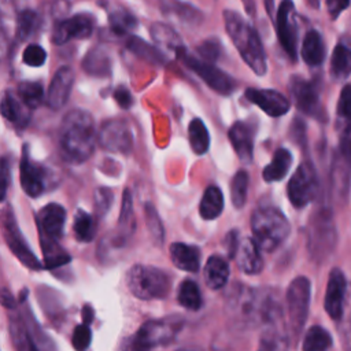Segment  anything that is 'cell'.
Returning a JSON list of instances; mask_svg holds the SVG:
<instances>
[{
  "instance_id": "obj_1",
  "label": "cell",
  "mask_w": 351,
  "mask_h": 351,
  "mask_svg": "<svg viewBox=\"0 0 351 351\" xmlns=\"http://www.w3.org/2000/svg\"><path fill=\"white\" fill-rule=\"evenodd\" d=\"M97 140L93 117L85 110L69 111L60 125L59 143L63 155L71 162H85L93 154Z\"/></svg>"
},
{
  "instance_id": "obj_2",
  "label": "cell",
  "mask_w": 351,
  "mask_h": 351,
  "mask_svg": "<svg viewBox=\"0 0 351 351\" xmlns=\"http://www.w3.org/2000/svg\"><path fill=\"white\" fill-rule=\"evenodd\" d=\"M225 29L247 66L258 75L267 70L266 53L256 30L236 11H223Z\"/></svg>"
},
{
  "instance_id": "obj_3",
  "label": "cell",
  "mask_w": 351,
  "mask_h": 351,
  "mask_svg": "<svg viewBox=\"0 0 351 351\" xmlns=\"http://www.w3.org/2000/svg\"><path fill=\"white\" fill-rule=\"evenodd\" d=\"M251 230L261 250L271 252L288 239L291 225L280 208L266 206L254 210L251 215Z\"/></svg>"
},
{
  "instance_id": "obj_4",
  "label": "cell",
  "mask_w": 351,
  "mask_h": 351,
  "mask_svg": "<svg viewBox=\"0 0 351 351\" xmlns=\"http://www.w3.org/2000/svg\"><path fill=\"white\" fill-rule=\"evenodd\" d=\"M126 284L129 291L143 300L163 299L171 288V280L165 270L147 265L132 266L126 273Z\"/></svg>"
},
{
  "instance_id": "obj_5",
  "label": "cell",
  "mask_w": 351,
  "mask_h": 351,
  "mask_svg": "<svg viewBox=\"0 0 351 351\" xmlns=\"http://www.w3.org/2000/svg\"><path fill=\"white\" fill-rule=\"evenodd\" d=\"M176 55L189 70H192L196 75H199L217 93L230 95L234 92L237 86L236 81L229 74H226L225 71L214 66L211 62H207L204 59L202 60L192 56L191 53L186 52L184 47L177 49Z\"/></svg>"
},
{
  "instance_id": "obj_6",
  "label": "cell",
  "mask_w": 351,
  "mask_h": 351,
  "mask_svg": "<svg viewBox=\"0 0 351 351\" xmlns=\"http://www.w3.org/2000/svg\"><path fill=\"white\" fill-rule=\"evenodd\" d=\"M310 298H311V284L308 278L300 276L291 281L287 289V310L289 318L291 330L295 336H299L304 322L307 319L308 307H310Z\"/></svg>"
},
{
  "instance_id": "obj_7",
  "label": "cell",
  "mask_w": 351,
  "mask_h": 351,
  "mask_svg": "<svg viewBox=\"0 0 351 351\" xmlns=\"http://www.w3.org/2000/svg\"><path fill=\"white\" fill-rule=\"evenodd\" d=\"M181 324L174 319H149L144 322L132 339V348L149 350L173 341Z\"/></svg>"
},
{
  "instance_id": "obj_8",
  "label": "cell",
  "mask_w": 351,
  "mask_h": 351,
  "mask_svg": "<svg viewBox=\"0 0 351 351\" xmlns=\"http://www.w3.org/2000/svg\"><path fill=\"white\" fill-rule=\"evenodd\" d=\"M318 189L319 186H318L317 173L311 163L304 162V163H300L299 167L292 174L288 182L287 193H288L289 202L295 207L300 208L307 206L310 202H313L317 197Z\"/></svg>"
},
{
  "instance_id": "obj_9",
  "label": "cell",
  "mask_w": 351,
  "mask_h": 351,
  "mask_svg": "<svg viewBox=\"0 0 351 351\" xmlns=\"http://www.w3.org/2000/svg\"><path fill=\"white\" fill-rule=\"evenodd\" d=\"M97 143L107 151L129 154L133 148V132L125 119L106 121L97 133Z\"/></svg>"
},
{
  "instance_id": "obj_10",
  "label": "cell",
  "mask_w": 351,
  "mask_h": 351,
  "mask_svg": "<svg viewBox=\"0 0 351 351\" xmlns=\"http://www.w3.org/2000/svg\"><path fill=\"white\" fill-rule=\"evenodd\" d=\"M1 222H3L4 239L8 244V247L11 248V251L15 254V256L30 269H34V270L41 269L43 266H41L40 261L36 258V255L32 252L27 243L22 237V233L19 230V226H18L11 210H5L1 214Z\"/></svg>"
},
{
  "instance_id": "obj_11",
  "label": "cell",
  "mask_w": 351,
  "mask_h": 351,
  "mask_svg": "<svg viewBox=\"0 0 351 351\" xmlns=\"http://www.w3.org/2000/svg\"><path fill=\"white\" fill-rule=\"evenodd\" d=\"M335 240L336 232L330 213L321 211L319 214L314 215V218H311L308 230V248L311 254L321 256L329 254L335 245Z\"/></svg>"
},
{
  "instance_id": "obj_12",
  "label": "cell",
  "mask_w": 351,
  "mask_h": 351,
  "mask_svg": "<svg viewBox=\"0 0 351 351\" xmlns=\"http://www.w3.org/2000/svg\"><path fill=\"white\" fill-rule=\"evenodd\" d=\"M292 0H282L277 10L276 29L281 47L292 60L298 56V29Z\"/></svg>"
},
{
  "instance_id": "obj_13",
  "label": "cell",
  "mask_w": 351,
  "mask_h": 351,
  "mask_svg": "<svg viewBox=\"0 0 351 351\" xmlns=\"http://www.w3.org/2000/svg\"><path fill=\"white\" fill-rule=\"evenodd\" d=\"M289 93L299 111L308 117L322 118L324 108L319 100V95L313 82L293 75L289 80Z\"/></svg>"
},
{
  "instance_id": "obj_14",
  "label": "cell",
  "mask_w": 351,
  "mask_h": 351,
  "mask_svg": "<svg viewBox=\"0 0 351 351\" xmlns=\"http://www.w3.org/2000/svg\"><path fill=\"white\" fill-rule=\"evenodd\" d=\"M347 292V281L343 271L337 267L332 269L328 278L324 307L333 321H340L344 313V296Z\"/></svg>"
},
{
  "instance_id": "obj_15",
  "label": "cell",
  "mask_w": 351,
  "mask_h": 351,
  "mask_svg": "<svg viewBox=\"0 0 351 351\" xmlns=\"http://www.w3.org/2000/svg\"><path fill=\"white\" fill-rule=\"evenodd\" d=\"M95 21L89 14H77L69 19L60 21L52 36L55 44H64L71 38H86L92 34Z\"/></svg>"
},
{
  "instance_id": "obj_16",
  "label": "cell",
  "mask_w": 351,
  "mask_h": 351,
  "mask_svg": "<svg viewBox=\"0 0 351 351\" xmlns=\"http://www.w3.org/2000/svg\"><path fill=\"white\" fill-rule=\"evenodd\" d=\"M245 97L248 101L256 104L265 114L270 117H281L289 110V100L274 89H245Z\"/></svg>"
},
{
  "instance_id": "obj_17",
  "label": "cell",
  "mask_w": 351,
  "mask_h": 351,
  "mask_svg": "<svg viewBox=\"0 0 351 351\" xmlns=\"http://www.w3.org/2000/svg\"><path fill=\"white\" fill-rule=\"evenodd\" d=\"M74 84V71L69 66H63L58 69L55 73L49 88H48V95H47V101L48 106L52 110H60L64 107V104L69 100V96L71 93Z\"/></svg>"
},
{
  "instance_id": "obj_18",
  "label": "cell",
  "mask_w": 351,
  "mask_h": 351,
  "mask_svg": "<svg viewBox=\"0 0 351 351\" xmlns=\"http://www.w3.org/2000/svg\"><path fill=\"white\" fill-rule=\"evenodd\" d=\"M19 170H21V185L23 191L32 197L40 196L45 189L44 169L30 160L27 145H25L23 148Z\"/></svg>"
},
{
  "instance_id": "obj_19",
  "label": "cell",
  "mask_w": 351,
  "mask_h": 351,
  "mask_svg": "<svg viewBox=\"0 0 351 351\" xmlns=\"http://www.w3.org/2000/svg\"><path fill=\"white\" fill-rule=\"evenodd\" d=\"M254 128L243 121L234 122L229 129V140L239 159L243 163H250L254 155Z\"/></svg>"
},
{
  "instance_id": "obj_20",
  "label": "cell",
  "mask_w": 351,
  "mask_h": 351,
  "mask_svg": "<svg viewBox=\"0 0 351 351\" xmlns=\"http://www.w3.org/2000/svg\"><path fill=\"white\" fill-rule=\"evenodd\" d=\"M38 225L47 239L58 240L63 234V226L66 221V210L58 203H49L44 206L38 213Z\"/></svg>"
},
{
  "instance_id": "obj_21",
  "label": "cell",
  "mask_w": 351,
  "mask_h": 351,
  "mask_svg": "<svg viewBox=\"0 0 351 351\" xmlns=\"http://www.w3.org/2000/svg\"><path fill=\"white\" fill-rule=\"evenodd\" d=\"M234 259L239 269L247 274H258L263 269L261 247L256 244L254 239L247 237L239 241Z\"/></svg>"
},
{
  "instance_id": "obj_22",
  "label": "cell",
  "mask_w": 351,
  "mask_h": 351,
  "mask_svg": "<svg viewBox=\"0 0 351 351\" xmlns=\"http://www.w3.org/2000/svg\"><path fill=\"white\" fill-rule=\"evenodd\" d=\"M30 111L18 93L5 92L3 99L0 100V114L14 126L23 128L30 119Z\"/></svg>"
},
{
  "instance_id": "obj_23",
  "label": "cell",
  "mask_w": 351,
  "mask_h": 351,
  "mask_svg": "<svg viewBox=\"0 0 351 351\" xmlns=\"http://www.w3.org/2000/svg\"><path fill=\"white\" fill-rule=\"evenodd\" d=\"M169 251L173 265L180 270L196 273L200 269V250L197 247L185 243H173Z\"/></svg>"
},
{
  "instance_id": "obj_24",
  "label": "cell",
  "mask_w": 351,
  "mask_h": 351,
  "mask_svg": "<svg viewBox=\"0 0 351 351\" xmlns=\"http://www.w3.org/2000/svg\"><path fill=\"white\" fill-rule=\"evenodd\" d=\"M203 274L206 285L210 289H221L228 282L229 265L223 258L218 255H211L204 265Z\"/></svg>"
},
{
  "instance_id": "obj_25",
  "label": "cell",
  "mask_w": 351,
  "mask_h": 351,
  "mask_svg": "<svg viewBox=\"0 0 351 351\" xmlns=\"http://www.w3.org/2000/svg\"><path fill=\"white\" fill-rule=\"evenodd\" d=\"M160 10L166 15H173L188 25H199L203 14L195 5L181 0H160Z\"/></svg>"
},
{
  "instance_id": "obj_26",
  "label": "cell",
  "mask_w": 351,
  "mask_h": 351,
  "mask_svg": "<svg viewBox=\"0 0 351 351\" xmlns=\"http://www.w3.org/2000/svg\"><path fill=\"white\" fill-rule=\"evenodd\" d=\"M302 59L308 66H319L325 59V45L317 30H308L302 43Z\"/></svg>"
},
{
  "instance_id": "obj_27",
  "label": "cell",
  "mask_w": 351,
  "mask_h": 351,
  "mask_svg": "<svg viewBox=\"0 0 351 351\" xmlns=\"http://www.w3.org/2000/svg\"><path fill=\"white\" fill-rule=\"evenodd\" d=\"M223 211V195L222 191L215 186L210 185L206 188L200 204H199V214L203 219L211 221L218 218Z\"/></svg>"
},
{
  "instance_id": "obj_28",
  "label": "cell",
  "mask_w": 351,
  "mask_h": 351,
  "mask_svg": "<svg viewBox=\"0 0 351 351\" xmlns=\"http://www.w3.org/2000/svg\"><path fill=\"white\" fill-rule=\"evenodd\" d=\"M291 163H292V155L287 148H278L270 163L263 169V180L266 182H274V181H280L282 180L289 169H291Z\"/></svg>"
},
{
  "instance_id": "obj_29",
  "label": "cell",
  "mask_w": 351,
  "mask_h": 351,
  "mask_svg": "<svg viewBox=\"0 0 351 351\" xmlns=\"http://www.w3.org/2000/svg\"><path fill=\"white\" fill-rule=\"evenodd\" d=\"M126 47L136 56H138V58H141V59H144L149 63L162 64V63L166 62V58L163 56V53L158 48L148 44L147 41L141 40L140 37H136V36L129 37L128 41H126Z\"/></svg>"
},
{
  "instance_id": "obj_30",
  "label": "cell",
  "mask_w": 351,
  "mask_h": 351,
  "mask_svg": "<svg viewBox=\"0 0 351 351\" xmlns=\"http://www.w3.org/2000/svg\"><path fill=\"white\" fill-rule=\"evenodd\" d=\"M188 137L191 148L196 155H203L207 152L210 147V134L202 119L195 118L189 122Z\"/></svg>"
},
{
  "instance_id": "obj_31",
  "label": "cell",
  "mask_w": 351,
  "mask_h": 351,
  "mask_svg": "<svg viewBox=\"0 0 351 351\" xmlns=\"http://www.w3.org/2000/svg\"><path fill=\"white\" fill-rule=\"evenodd\" d=\"M330 74L336 80L346 78L351 74V49L337 44L330 58Z\"/></svg>"
},
{
  "instance_id": "obj_32",
  "label": "cell",
  "mask_w": 351,
  "mask_h": 351,
  "mask_svg": "<svg viewBox=\"0 0 351 351\" xmlns=\"http://www.w3.org/2000/svg\"><path fill=\"white\" fill-rule=\"evenodd\" d=\"M177 300L186 310H192V311L199 310L203 304L199 285L192 280H184L178 287Z\"/></svg>"
},
{
  "instance_id": "obj_33",
  "label": "cell",
  "mask_w": 351,
  "mask_h": 351,
  "mask_svg": "<svg viewBox=\"0 0 351 351\" xmlns=\"http://www.w3.org/2000/svg\"><path fill=\"white\" fill-rule=\"evenodd\" d=\"M149 32H151V37L154 38V41L165 48L173 49L176 52L177 49L184 47L182 40L177 34V32L165 23H160V22L152 23Z\"/></svg>"
},
{
  "instance_id": "obj_34",
  "label": "cell",
  "mask_w": 351,
  "mask_h": 351,
  "mask_svg": "<svg viewBox=\"0 0 351 351\" xmlns=\"http://www.w3.org/2000/svg\"><path fill=\"white\" fill-rule=\"evenodd\" d=\"M82 69L92 75H107L110 73V58L103 49L95 48L85 55Z\"/></svg>"
},
{
  "instance_id": "obj_35",
  "label": "cell",
  "mask_w": 351,
  "mask_h": 351,
  "mask_svg": "<svg viewBox=\"0 0 351 351\" xmlns=\"http://www.w3.org/2000/svg\"><path fill=\"white\" fill-rule=\"evenodd\" d=\"M332 343L333 340L330 333L325 328L314 325L307 330L302 348L304 351H324L330 348Z\"/></svg>"
},
{
  "instance_id": "obj_36",
  "label": "cell",
  "mask_w": 351,
  "mask_h": 351,
  "mask_svg": "<svg viewBox=\"0 0 351 351\" xmlns=\"http://www.w3.org/2000/svg\"><path fill=\"white\" fill-rule=\"evenodd\" d=\"M73 229H74L75 237L80 241H84V243L90 241L96 233V221L90 214L80 208L74 215Z\"/></svg>"
},
{
  "instance_id": "obj_37",
  "label": "cell",
  "mask_w": 351,
  "mask_h": 351,
  "mask_svg": "<svg viewBox=\"0 0 351 351\" xmlns=\"http://www.w3.org/2000/svg\"><path fill=\"white\" fill-rule=\"evenodd\" d=\"M250 176L245 170H239L230 181V199L236 208H243L247 202Z\"/></svg>"
},
{
  "instance_id": "obj_38",
  "label": "cell",
  "mask_w": 351,
  "mask_h": 351,
  "mask_svg": "<svg viewBox=\"0 0 351 351\" xmlns=\"http://www.w3.org/2000/svg\"><path fill=\"white\" fill-rule=\"evenodd\" d=\"M18 96L22 99V101L29 108L33 110V108L38 107L44 100L43 85L38 82H32V81L22 82L18 86Z\"/></svg>"
},
{
  "instance_id": "obj_39",
  "label": "cell",
  "mask_w": 351,
  "mask_h": 351,
  "mask_svg": "<svg viewBox=\"0 0 351 351\" xmlns=\"http://www.w3.org/2000/svg\"><path fill=\"white\" fill-rule=\"evenodd\" d=\"M144 214H145V223H147L151 239L154 240V243L156 245H160L165 239V232H163V225L160 222V218H159L155 207L151 203H145Z\"/></svg>"
},
{
  "instance_id": "obj_40",
  "label": "cell",
  "mask_w": 351,
  "mask_h": 351,
  "mask_svg": "<svg viewBox=\"0 0 351 351\" xmlns=\"http://www.w3.org/2000/svg\"><path fill=\"white\" fill-rule=\"evenodd\" d=\"M108 19H110L111 30L117 34H126L128 32L134 29L137 25L136 18L123 10H118L112 12Z\"/></svg>"
},
{
  "instance_id": "obj_41",
  "label": "cell",
  "mask_w": 351,
  "mask_h": 351,
  "mask_svg": "<svg viewBox=\"0 0 351 351\" xmlns=\"http://www.w3.org/2000/svg\"><path fill=\"white\" fill-rule=\"evenodd\" d=\"M337 117L344 123L346 133H351V84H347L339 96Z\"/></svg>"
},
{
  "instance_id": "obj_42",
  "label": "cell",
  "mask_w": 351,
  "mask_h": 351,
  "mask_svg": "<svg viewBox=\"0 0 351 351\" xmlns=\"http://www.w3.org/2000/svg\"><path fill=\"white\" fill-rule=\"evenodd\" d=\"M37 15L30 10H25L19 14L16 21V36L19 40H26L36 27Z\"/></svg>"
},
{
  "instance_id": "obj_43",
  "label": "cell",
  "mask_w": 351,
  "mask_h": 351,
  "mask_svg": "<svg viewBox=\"0 0 351 351\" xmlns=\"http://www.w3.org/2000/svg\"><path fill=\"white\" fill-rule=\"evenodd\" d=\"M11 336L14 339V343L18 348H27V350H32V348H36L34 344L32 343L29 335H27V330L26 328L22 325L21 321H12L11 324Z\"/></svg>"
},
{
  "instance_id": "obj_44",
  "label": "cell",
  "mask_w": 351,
  "mask_h": 351,
  "mask_svg": "<svg viewBox=\"0 0 351 351\" xmlns=\"http://www.w3.org/2000/svg\"><path fill=\"white\" fill-rule=\"evenodd\" d=\"M45 59H47L45 49L37 44H30L23 51V62L27 66H32V67L43 66Z\"/></svg>"
},
{
  "instance_id": "obj_45",
  "label": "cell",
  "mask_w": 351,
  "mask_h": 351,
  "mask_svg": "<svg viewBox=\"0 0 351 351\" xmlns=\"http://www.w3.org/2000/svg\"><path fill=\"white\" fill-rule=\"evenodd\" d=\"M90 339H92V333H90V329H89L88 324H82V325H78L74 329L73 337H71V343H73V347L75 350L82 351V350L89 347Z\"/></svg>"
},
{
  "instance_id": "obj_46",
  "label": "cell",
  "mask_w": 351,
  "mask_h": 351,
  "mask_svg": "<svg viewBox=\"0 0 351 351\" xmlns=\"http://www.w3.org/2000/svg\"><path fill=\"white\" fill-rule=\"evenodd\" d=\"M112 204V192L108 188L100 186L95 191V208L99 215H104Z\"/></svg>"
},
{
  "instance_id": "obj_47",
  "label": "cell",
  "mask_w": 351,
  "mask_h": 351,
  "mask_svg": "<svg viewBox=\"0 0 351 351\" xmlns=\"http://www.w3.org/2000/svg\"><path fill=\"white\" fill-rule=\"evenodd\" d=\"M133 222V202H132V195L129 189L123 191V197H122V208L119 214V225L123 229H128Z\"/></svg>"
},
{
  "instance_id": "obj_48",
  "label": "cell",
  "mask_w": 351,
  "mask_h": 351,
  "mask_svg": "<svg viewBox=\"0 0 351 351\" xmlns=\"http://www.w3.org/2000/svg\"><path fill=\"white\" fill-rule=\"evenodd\" d=\"M197 52L199 55H202V58L207 62H214L218 59L219 53H221V45L218 43V40L215 38H210L203 41L199 47H197Z\"/></svg>"
},
{
  "instance_id": "obj_49",
  "label": "cell",
  "mask_w": 351,
  "mask_h": 351,
  "mask_svg": "<svg viewBox=\"0 0 351 351\" xmlns=\"http://www.w3.org/2000/svg\"><path fill=\"white\" fill-rule=\"evenodd\" d=\"M10 181H11L10 163L5 158H0V200L5 197Z\"/></svg>"
},
{
  "instance_id": "obj_50",
  "label": "cell",
  "mask_w": 351,
  "mask_h": 351,
  "mask_svg": "<svg viewBox=\"0 0 351 351\" xmlns=\"http://www.w3.org/2000/svg\"><path fill=\"white\" fill-rule=\"evenodd\" d=\"M114 99L125 110L130 108L132 104H133V96H132V93L125 86H119V88L115 89Z\"/></svg>"
},
{
  "instance_id": "obj_51",
  "label": "cell",
  "mask_w": 351,
  "mask_h": 351,
  "mask_svg": "<svg viewBox=\"0 0 351 351\" xmlns=\"http://www.w3.org/2000/svg\"><path fill=\"white\" fill-rule=\"evenodd\" d=\"M328 12L333 19H336L344 10L348 8L351 0H325Z\"/></svg>"
},
{
  "instance_id": "obj_52",
  "label": "cell",
  "mask_w": 351,
  "mask_h": 351,
  "mask_svg": "<svg viewBox=\"0 0 351 351\" xmlns=\"http://www.w3.org/2000/svg\"><path fill=\"white\" fill-rule=\"evenodd\" d=\"M237 230H232L228 233V236L225 237V247L228 250V254L230 258H234V254H236V250H237V245H239V237H237Z\"/></svg>"
},
{
  "instance_id": "obj_53",
  "label": "cell",
  "mask_w": 351,
  "mask_h": 351,
  "mask_svg": "<svg viewBox=\"0 0 351 351\" xmlns=\"http://www.w3.org/2000/svg\"><path fill=\"white\" fill-rule=\"evenodd\" d=\"M7 51H8V38L0 26V60L7 55Z\"/></svg>"
},
{
  "instance_id": "obj_54",
  "label": "cell",
  "mask_w": 351,
  "mask_h": 351,
  "mask_svg": "<svg viewBox=\"0 0 351 351\" xmlns=\"http://www.w3.org/2000/svg\"><path fill=\"white\" fill-rule=\"evenodd\" d=\"M82 319H84V324H90L92 319H93V308L90 306H84L82 308Z\"/></svg>"
},
{
  "instance_id": "obj_55",
  "label": "cell",
  "mask_w": 351,
  "mask_h": 351,
  "mask_svg": "<svg viewBox=\"0 0 351 351\" xmlns=\"http://www.w3.org/2000/svg\"><path fill=\"white\" fill-rule=\"evenodd\" d=\"M308 4H310L311 7H314V8H318V5H319V0H308Z\"/></svg>"
}]
</instances>
